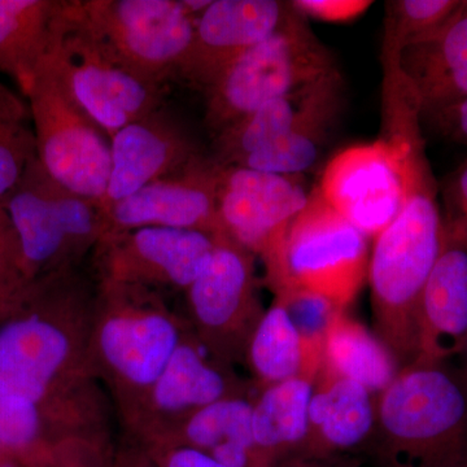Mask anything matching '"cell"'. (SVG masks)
Listing matches in <instances>:
<instances>
[{
  "mask_svg": "<svg viewBox=\"0 0 467 467\" xmlns=\"http://www.w3.org/2000/svg\"><path fill=\"white\" fill-rule=\"evenodd\" d=\"M436 192L420 140L409 150L404 204L374 239L368 267L376 334L402 367L416 359L418 303L447 233Z\"/></svg>",
  "mask_w": 467,
  "mask_h": 467,
  "instance_id": "cell-1",
  "label": "cell"
},
{
  "mask_svg": "<svg viewBox=\"0 0 467 467\" xmlns=\"http://www.w3.org/2000/svg\"><path fill=\"white\" fill-rule=\"evenodd\" d=\"M367 454L374 467H462L467 463V373L411 362L378 395Z\"/></svg>",
  "mask_w": 467,
  "mask_h": 467,
  "instance_id": "cell-2",
  "label": "cell"
},
{
  "mask_svg": "<svg viewBox=\"0 0 467 467\" xmlns=\"http://www.w3.org/2000/svg\"><path fill=\"white\" fill-rule=\"evenodd\" d=\"M0 204L16 232L23 281L76 267L106 235L100 202L57 183L38 156Z\"/></svg>",
  "mask_w": 467,
  "mask_h": 467,
  "instance_id": "cell-3",
  "label": "cell"
},
{
  "mask_svg": "<svg viewBox=\"0 0 467 467\" xmlns=\"http://www.w3.org/2000/svg\"><path fill=\"white\" fill-rule=\"evenodd\" d=\"M86 36L117 64L147 81H178L195 18L182 0H67Z\"/></svg>",
  "mask_w": 467,
  "mask_h": 467,
  "instance_id": "cell-4",
  "label": "cell"
},
{
  "mask_svg": "<svg viewBox=\"0 0 467 467\" xmlns=\"http://www.w3.org/2000/svg\"><path fill=\"white\" fill-rule=\"evenodd\" d=\"M368 239L322 198L317 187L266 261L273 291L301 288L347 309L368 279Z\"/></svg>",
  "mask_w": 467,
  "mask_h": 467,
  "instance_id": "cell-5",
  "label": "cell"
},
{
  "mask_svg": "<svg viewBox=\"0 0 467 467\" xmlns=\"http://www.w3.org/2000/svg\"><path fill=\"white\" fill-rule=\"evenodd\" d=\"M337 69L334 58L296 11L278 32L223 70L205 95V124L214 135L269 101Z\"/></svg>",
  "mask_w": 467,
  "mask_h": 467,
  "instance_id": "cell-6",
  "label": "cell"
},
{
  "mask_svg": "<svg viewBox=\"0 0 467 467\" xmlns=\"http://www.w3.org/2000/svg\"><path fill=\"white\" fill-rule=\"evenodd\" d=\"M420 122V116L387 119L382 138L337 152L316 186L325 202L368 241L395 220L404 204L409 150L422 140Z\"/></svg>",
  "mask_w": 467,
  "mask_h": 467,
  "instance_id": "cell-7",
  "label": "cell"
},
{
  "mask_svg": "<svg viewBox=\"0 0 467 467\" xmlns=\"http://www.w3.org/2000/svg\"><path fill=\"white\" fill-rule=\"evenodd\" d=\"M67 5L64 0L42 66L107 137L112 140L126 126L164 109L169 86L147 81L107 57L77 26Z\"/></svg>",
  "mask_w": 467,
  "mask_h": 467,
  "instance_id": "cell-8",
  "label": "cell"
},
{
  "mask_svg": "<svg viewBox=\"0 0 467 467\" xmlns=\"http://www.w3.org/2000/svg\"><path fill=\"white\" fill-rule=\"evenodd\" d=\"M98 309L100 364L124 391L146 395L186 335L150 288L101 282Z\"/></svg>",
  "mask_w": 467,
  "mask_h": 467,
  "instance_id": "cell-9",
  "label": "cell"
},
{
  "mask_svg": "<svg viewBox=\"0 0 467 467\" xmlns=\"http://www.w3.org/2000/svg\"><path fill=\"white\" fill-rule=\"evenodd\" d=\"M26 97L43 168L70 192L103 201L110 175L109 138L47 67H39Z\"/></svg>",
  "mask_w": 467,
  "mask_h": 467,
  "instance_id": "cell-10",
  "label": "cell"
},
{
  "mask_svg": "<svg viewBox=\"0 0 467 467\" xmlns=\"http://www.w3.org/2000/svg\"><path fill=\"white\" fill-rule=\"evenodd\" d=\"M187 297L208 352L226 365L244 359L251 334L265 312L261 308L254 254L229 236H220L187 288Z\"/></svg>",
  "mask_w": 467,
  "mask_h": 467,
  "instance_id": "cell-11",
  "label": "cell"
},
{
  "mask_svg": "<svg viewBox=\"0 0 467 467\" xmlns=\"http://www.w3.org/2000/svg\"><path fill=\"white\" fill-rule=\"evenodd\" d=\"M309 195L301 175L220 165L218 216L223 233L264 263L278 250Z\"/></svg>",
  "mask_w": 467,
  "mask_h": 467,
  "instance_id": "cell-12",
  "label": "cell"
},
{
  "mask_svg": "<svg viewBox=\"0 0 467 467\" xmlns=\"http://www.w3.org/2000/svg\"><path fill=\"white\" fill-rule=\"evenodd\" d=\"M220 236L167 227L107 234L97 245L101 282L187 291Z\"/></svg>",
  "mask_w": 467,
  "mask_h": 467,
  "instance_id": "cell-13",
  "label": "cell"
},
{
  "mask_svg": "<svg viewBox=\"0 0 467 467\" xmlns=\"http://www.w3.org/2000/svg\"><path fill=\"white\" fill-rule=\"evenodd\" d=\"M218 175L220 165L202 153L181 171L107 208L106 235L142 227L226 235L218 216Z\"/></svg>",
  "mask_w": 467,
  "mask_h": 467,
  "instance_id": "cell-14",
  "label": "cell"
},
{
  "mask_svg": "<svg viewBox=\"0 0 467 467\" xmlns=\"http://www.w3.org/2000/svg\"><path fill=\"white\" fill-rule=\"evenodd\" d=\"M75 270L64 272L52 312L26 313L0 327V389L41 407L75 365L72 328L51 318Z\"/></svg>",
  "mask_w": 467,
  "mask_h": 467,
  "instance_id": "cell-15",
  "label": "cell"
},
{
  "mask_svg": "<svg viewBox=\"0 0 467 467\" xmlns=\"http://www.w3.org/2000/svg\"><path fill=\"white\" fill-rule=\"evenodd\" d=\"M278 0H214L196 18L180 78L204 92L227 67L278 32L294 15Z\"/></svg>",
  "mask_w": 467,
  "mask_h": 467,
  "instance_id": "cell-16",
  "label": "cell"
},
{
  "mask_svg": "<svg viewBox=\"0 0 467 467\" xmlns=\"http://www.w3.org/2000/svg\"><path fill=\"white\" fill-rule=\"evenodd\" d=\"M201 155L189 129L165 107L126 126L110 140L109 183L101 209L181 171Z\"/></svg>",
  "mask_w": 467,
  "mask_h": 467,
  "instance_id": "cell-17",
  "label": "cell"
},
{
  "mask_svg": "<svg viewBox=\"0 0 467 467\" xmlns=\"http://www.w3.org/2000/svg\"><path fill=\"white\" fill-rule=\"evenodd\" d=\"M467 342V245L447 226L441 254L418 303L414 362L441 364Z\"/></svg>",
  "mask_w": 467,
  "mask_h": 467,
  "instance_id": "cell-18",
  "label": "cell"
},
{
  "mask_svg": "<svg viewBox=\"0 0 467 467\" xmlns=\"http://www.w3.org/2000/svg\"><path fill=\"white\" fill-rule=\"evenodd\" d=\"M378 395L359 383L319 371L309 405L308 432L296 457L339 459L365 451L377 426Z\"/></svg>",
  "mask_w": 467,
  "mask_h": 467,
  "instance_id": "cell-19",
  "label": "cell"
},
{
  "mask_svg": "<svg viewBox=\"0 0 467 467\" xmlns=\"http://www.w3.org/2000/svg\"><path fill=\"white\" fill-rule=\"evenodd\" d=\"M395 64L420 109V117L467 98V0L439 32L402 48Z\"/></svg>",
  "mask_w": 467,
  "mask_h": 467,
  "instance_id": "cell-20",
  "label": "cell"
},
{
  "mask_svg": "<svg viewBox=\"0 0 467 467\" xmlns=\"http://www.w3.org/2000/svg\"><path fill=\"white\" fill-rule=\"evenodd\" d=\"M343 76L334 69L321 78L269 101L213 137L211 158L221 167H241L331 101L343 98Z\"/></svg>",
  "mask_w": 467,
  "mask_h": 467,
  "instance_id": "cell-21",
  "label": "cell"
},
{
  "mask_svg": "<svg viewBox=\"0 0 467 467\" xmlns=\"http://www.w3.org/2000/svg\"><path fill=\"white\" fill-rule=\"evenodd\" d=\"M233 396H247L218 359H208L196 340L184 339L144 401L150 411L181 422L193 411Z\"/></svg>",
  "mask_w": 467,
  "mask_h": 467,
  "instance_id": "cell-22",
  "label": "cell"
},
{
  "mask_svg": "<svg viewBox=\"0 0 467 467\" xmlns=\"http://www.w3.org/2000/svg\"><path fill=\"white\" fill-rule=\"evenodd\" d=\"M252 410L248 396L209 404L178 423L175 444L204 451L227 467H272L254 442Z\"/></svg>",
  "mask_w": 467,
  "mask_h": 467,
  "instance_id": "cell-23",
  "label": "cell"
},
{
  "mask_svg": "<svg viewBox=\"0 0 467 467\" xmlns=\"http://www.w3.org/2000/svg\"><path fill=\"white\" fill-rule=\"evenodd\" d=\"M64 0H0V75L27 94L48 51Z\"/></svg>",
  "mask_w": 467,
  "mask_h": 467,
  "instance_id": "cell-24",
  "label": "cell"
},
{
  "mask_svg": "<svg viewBox=\"0 0 467 467\" xmlns=\"http://www.w3.org/2000/svg\"><path fill=\"white\" fill-rule=\"evenodd\" d=\"M315 378H291L261 389L254 401L252 431L257 450L270 466L299 454L308 432Z\"/></svg>",
  "mask_w": 467,
  "mask_h": 467,
  "instance_id": "cell-25",
  "label": "cell"
},
{
  "mask_svg": "<svg viewBox=\"0 0 467 467\" xmlns=\"http://www.w3.org/2000/svg\"><path fill=\"white\" fill-rule=\"evenodd\" d=\"M402 368L378 335L349 317L346 310L328 331L319 371L353 380L379 395Z\"/></svg>",
  "mask_w": 467,
  "mask_h": 467,
  "instance_id": "cell-26",
  "label": "cell"
},
{
  "mask_svg": "<svg viewBox=\"0 0 467 467\" xmlns=\"http://www.w3.org/2000/svg\"><path fill=\"white\" fill-rule=\"evenodd\" d=\"M261 389L306 376L299 335L278 300L261 316L245 348V358ZM308 377V376H306Z\"/></svg>",
  "mask_w": 467,
  "mask_h": 467,
  "instance_id": "cell-27",
  "label": "cell"
},
{
  "mask_svg": "<svg viewBox=\"0 0 467 467\" xmlns=\"http://www.w3.org/2000/svg\"><path fill=\"white\" fill-rule=\"evenodd\" d=\"M275 299L284 306L299 335L306 361V376L316 379L321 368L328 331L335 319L347 309L322 295L301 288H285L275 292Z\"/></svg>",
  "mask_w": 467,
  "mask_h": 467,
  "instance_id": "cell-28",
  "label": "cell"
},
{
  "mask_svg": "<svg viewBox=\"0 0 467 467\" xmlns=\"http://www.w3.org/2000/svg\"><path fill=\"white\" fill-rule=\"evenodd\" d=\"M462 0H398L387 3L383 60L434 36L456 14Z\"/></svg>",
  "mask_w": 467,
  "mask_h": 467,
  "instance_id": "cell-29",
  "label": "cell"
},
{
  "mask_svg": "<svg viewBox=\"0 0 467 467\" xmlns=\"http://www.w3.org/2000/svg\"><path fill=\"white\" fill-rule=\"evenodd\" d=\"M41 405L0 389V451L26 454L41 442Z\"/></svg>",
  "mask_w": 467,
  "mask_h": 467,
  "instance_id": "cell-30",
  "label": "cell"
},
{
  "mask_svg": "<svg viewBox=\"0 0 467 467\" xmlns=\"http://www.w3.org/2000/svg\"><path fill=\"white\" fill-rule=\"evenodd\" d=\"M26 119H5L0 124V202L12 192L36 153L34 131Z\"/></svg>",
  "mask_w": 467,
  "mask_h": 467,
  "instance_id": "cell-31",
  "label": "cell"
},
{
  "mask_svg": "<svg viewBox=\"0 0 467 467\" xmlns=\"http://www.w3.org/2000/svg\"><path fill=\"white\" fill-rule=\"evenodd\" d=\"M292 8L303 17L325 21H348L359 16L371 5L362 0H297Z\"/></svg>",
  "mask_w": 467,
  "mask_h": 467,
  "instance_id": "cell-32",
  "label": "cell"
},
{
  "mask_svg": "<svg viewBox=\"0 0 467 467\" xmlns=\"http://www.w3.org/2000/svg\"><path fill=\"white\" fill-rule=\"evenodd\" d=\"M149 454L159 467H227L204 451L175 442H161L158 447H153Z\"/></svg>",
  "mask_w": 467,
  "mask_h": 467,
  "instance_id": "cell-33",
  "label": "cell"
},
{
  "mask_svg": "<svg viewBox=\"0 0 467 467\" xmlns=\"http://www.w3.org/2000/svg\"><path fill=\"white\" fill-rule=\"evenodd\" d=\"M429 117L435 128L454 142L467 144V98L451 109L439 110Z\"/></svg>",
  "mask_w": 467,
  "mask_h": 467,
  "instance_id": "cell-34",
  "label": "cell"
},
{
  "mask_svg": "<svg viewBox=\"0 0 467 467\" xmlns=\"http://www.w3.org/2000/svg\"><path fill=\"white\" fill-rule=\"evenodd\" d=\"M18 265H20V250H18L16 232L7 212L0 204V269L20 275Z\"/></svg>",
  "mask_w": 467,
  "mask_h": 467,
  "instance_id": "cell-35",
  "label": "cell"
},
{
  "mask_svg": "<svg viewBox=\"0 0 467 467\" xmlns=\"http://www.w3.org/2000/svg\"><path fill=\"white\" fill-rule=\"evenodd\" d=\"M451 198L457 211V223L448 227L467 245V164L453 182Z\"/></svg>",
  "mask_w": 467,
  "mask_h": 467,
  "instance_id": "cell-36",
  "label": "cell"
},
{
  "mask_svg": "<svg viewBox=\"0 0 467 467\" xmlns=\"http://www.w3.org/2000/svg\"><path fill=\"white\" fill-rule=\"evenodd\" d=\"M273 467H362L358 460L349 457H339V459H300L294 457L282 461Z\"/></svg>",
  "mask_w": 467,
  "mask_h": 467,
  "instance_id": "cell-37",
  "label": "cell"
},
{
  "mask_svg": "<svg viewBox=\"0 0 467 467\" xmlns=\"http://www.w3.org/2000/svg\"><path fill=\"white\" fill-rule=\"evenodd\" d=\"M0 109L21 116H26L29 113L27 112L29 109H26L24 101L18 99L14 92L8 90V88L2 84H0Z\"/></svg>",
  "mask_w": 467,
  "mask_h": 467,
  "instance_id": "cell-38",
  "label": "cell"
},
{
  "mask_svg": "<svg viewBox=\"0 0 467 467\" xmlns=\"http://www.w3.org/2000/svg\"><path fill=\"white\" fill-rule=\"evenodd\" d=\"M117 467H159L155 461L150 459V454H142V456H130L128 459L119 461Z\"/></svg>",
  "mask_w": 467,
  "mask_h": 467,
  "instance_id": "cell-39",
  "label": "cell"
},
{
  "mask_svg": "<svg viewBox=\"0 0 467 467\" xmlns=\"http://www.w3.org/2000/svg\"><path fill=\"white\" fill-rule=\"evenodd\" d=\"M18 279H21L20 275L7 272V270L5 269H0V285L7 284V282L18 281Z\"/></svg>",
  "mask_w": 467,
  "mask_h": 467,
  "instance_id": "cell-40",
  "label": "cell"
},
{
  "mask_svg": "<svg viewBox=\"0 0 467 467\" xmlns=\"http://www.w3.org/2000/svg\"><path fill=\"white\" fill-rule=\"evenodd\" d=\"M23 119V117L11 115V113L5 112V110H0V124H2V122L5 121V119Z\"/></svg>",
  "mask_w": 467,
  "mask_h": 467,
  "instance_id": "cell-41",
  "label": "cell"
},
{
  "mask_svg": "<svg viewBox=\"0 0 467 467\" xmlns=\"http://www.w3.org/2000/svg\"><path fill=\"white\" fill-rule=\"evenodd\" d=\"M8 285H0V296H2L3 294H5L7 292Z\"/></svg>",
  "mask_w": 467,
  "mask_h": 467,
  "instance_id": "cell-42",
  "label": "cell"
},
{
  "mask_svg": "<svg viewBox=\"0 0 467 467\" xmlns=\"http://www.w3.org/2000/svg\"><path fill=\"white\" fill-rule=\"evenodd\" d=\"M463 355L466 356V368H465V371L467 373V342H466V346H465V349H463Z\"/></svg>",
  "mask_w": 467,
  "mask_h": 467,
  "instance_id": "cell-43",
  "label": "cell"
},
{
  "mask_svg": "<svg viewBox=\"0 0 467 467\" xmlns=\"http://www.w3.org/2000/svg\"><path fill=\"white\" fill-rule=\"evenodd\" d=\"M0 467H15L14 465H9V463L0 462Z\"/></svg>",
  "mask_w": 467,
  "mask_h": 467,
  "instance_id": "cell-44",
  "label": "cell"
},
{
  "mask_svg": "<svg viewBox=\"0 0 467 467\" xmlns=\"http://www.w3.org/2000/svg\"><path fill=\"white\" fill-rule=\"evenodd\" d=\"M462 467H467V463H466V465H463Z\"/></svg>",
  "mask_w": 467,
  "mask_h": 467,
  "instance_id": "cell-45",
  "label": "cell"
}]
</instances>
